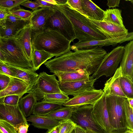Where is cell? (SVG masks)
Listing matches in <instances>:
<instances>
[{
    "label": "cell",
    "instance_id": "cell-1",
    "mask_svg": "<svg viewBox=\"0 0 133 133\" xmlns=\"http://www.w3.org/2000/svg\"><path fill=\"white\" fill-rule=\"evenodd\" d=\"M52 73L70 72L79 69H84L89 73L94 70L95 59L92 51L89 49L71 50L57 57L50 59L44 63Z\"/></svg>",
    "mask_w": 133,
    "mask_h": 133
},
{
    "label": "cell",
    "instance_id": "cell-2",
    "mask_svg": "<svg viewBox=\"0 0 133 133\" xmlns=\"http://www.w3.org/2000/svg\"><path fill=\"white\" fill-rule=\"evenodd\" d=\"M54 8L63 14L70 20L75 39L78 40V42L107 39L93 26L87 17L71 9L67 4L55 5Z\"/></svg>",
    "mask_w": 133,
    "mask_h": 133
},
{
    "label": "cell",
    "instance_id": "cell-3",
    "mask_svg": "<svg viewBox=\"0 0 133 133\" xmlns=\"http://www.w3.org/2000/svg\"><path fill=\"white\" fill-rule=\"evenodd\" d=\"M32 49L43 50L55 57L70 51L71 42L59 32L46 29L38 33L32 34Z\"/></svg>",
    "mask_w": 133,
    "mask_h": 133
},
{
    "label": "cell",
    "instance_id": "cell-4",
    "mask_svg": "<svg viewBox=\"0 0 133 133\" xmlns=\"http://www.w3.org/2000/svg\"><path fill=\"white\" fill-rule=\"evenodd\" d=\"M0 50L4 63L16 67L34 70L21 45L14 37H0Z\"/></svg>",
    "mask_w": 133,
    "mask_h": 133
},
{
    "label": "cell",
    "instance_id": "cell-5",
    "mask_svg": "<svg viewBox=\"0 0 133 133\" xmlns=\"http://www.w3.org/2000/svg\"><path fill=\"white\" fill-rule=\"evenodd\" d=\"M125 97L106 96V102L112 132L118 133L127 130L123 102Z\"/></svg>",
    "mask_w": 133,
    "mask_h": 133
},
{
    "label": "cell",
    "instance_id": "cell-6",
    "mask_svg": "<svg viewBox=\"0 0 133 133\" xmlns=\"http://www.w3.org/2000/svg\"><path fill=\"white\" fill-rule=\"evenodd\" d=\"M124 50V46H119L107 53L91 77L96 80L103 76L107 77L113 75L122 60Z\"/></svg>",
    "mask_w": 133,
    "mask_h": 133
},
{
    "label": "cell",
    "instance_id": "cell-7",
    "mask_svg": "<svg viewBox=\"0 0 133 133\" xmlns=\"http://www.w3.org/2000/svg\"><path fill=\"white\" fill-rule=\"evenodd\" d=\"M93 106L87 105L75 107L70 119L76 125L85 130L87 133H107L94 119L92 114Z\"/></svg>",
    "mask_w": 133,
    "mask_h": 133
},
{
    "label": "cell",
    "instance_id": "cell-8",
    "mask_svg": "<svg viewBox=\"0 0 133 133\" xmlns=\"http://www.w3.org/2000/svg\"><path fill=\"white\" fill-rule=\"evenodd\" d=\"M29 91L35 95L37 101H42L45 94L62 93L59 87V81L55 75H49L44 71L39 74Z\"/></svg>",
    "mask_w": 133,
    "mask_h": 133
},
{
    "label": "cell",
    "instance_id": "cell-9",
    "mask_svg": "<svg viewBox=\"0 0 133 133\" xmlns=\"http://www.w3.org/2000/svg\"><path fill=\"white\" fill-rule=\"evenodd\" d=\"M45 27V29L59 32L71 42H73L76 39L71 22L63 14L58 10H56L48 19Z\"/></svg>",
    "mask_w": 133,
    "mask_h": 133
},
{
    "label": "cell",
    "instance_id": "cell-10",
    "mask_svg": "<svg viewBox=\"0 0 133 133\" xmlns=\"http://www.w3.org/2000/svg\"><path fill=\"white\" fill-rule=\"evenodd\" d=\"M106 95L103 92L101 97L93 105L92 115L96 123L107 133H111L112 129L109 119Z\"/></svg>",
    "mask_w": 133,
    "mask_h": 133
},
{
    "label": "cell",
    "instance_id": "cell-11",
    "mask_svg": "<svg viewBox=\"0 0 133 133\" xmlns=\"http://www.w3.org/2000/svg\"><path fill=\"white\" fill-rule=\"evenodd\" d=\"M133 32H128L125 35L117 37L101 40H93L74 43L70 45V50L73 51L80 49H89L96 46L102 48L110 45L115 46L118 44L133 40Z\"/></svg>",
    "mask_w": 133,
    "mask_h": 133
},
{
    "label": "cell",
    "instance_id": "cell-12",
    "mask_svg": "<svg viewBox=\"0 0 133 133\" xmlns=\"http://www.w3.org/2000/svg\"><path fill=\"white\" fill-rule=\"evenodd\" d=\"M0 120L10 124L17 131V128L19 124L28 123L26 119L21 110L19 104L11 105L0 103Z\"/></svg>",
    "mask_w": 133,
    "mask_h": 133
},
{
    "label": "cell",
    "instance_id": "cell-13",
    "mask_svg": "<svg viewBox=\"0 0 133 133\" xmlns=\"http://www.w3.org/2000/svg\"><path fill=\"white\" fill-rule=\"evenodd\" d=\"M96 80L90 76L89 79H87L63 82H59V86L63 93L74 97L85 91L95 89L94 85Z\"/></svg>",
    "mask_w": 133,
    "mask_h": 133
},
{
    "label": "cell",
    "instance_id": "cell-14",
    "mask_svg": "<svg viewBox=\"0 0 133 133\" xmlns=\"http://www.w3.org/2000/svg\"><path fill=\"white\" fill-rule=\"evenodd\" d=\"M56 10L54 8L45 7L32 11V14L29 20L31 26L32 34L44 30L47 20Z\"/></svg>",
    "mask_w": 133,
    "mask_h": 133
},
{
    "label": "cell",
    "instance_id": "cell-15",
    "mask_svg": "<svg viewBox=\"0 0 133 133\" xmlns=\"http://www.w3.org/2000/svg\"><path fill=\"white\" fill-rule=\"evenodd\" d=\"M87 19L93 26L107 39L121 36L129 32L124 26H120L110 22L95 20L88 18Z\"/></svg>",
    "mask_w": 133,
    "mask_h": 133
},
{
    "label": "cell",
    "instance_id": "cell-16",
    "mask_svg": "<svg viewBox=\"0 0 133 133\" xmlns=\"http://www.w3.org/2000/svg\"><path fill=\"white\" fill-rule=\"evenodd\" d=\"M103 91L95 89L85 91L70 98L63 106L77 107L87 105H93L102 96Z\"/></svg>",
    "mask_w": 133,
    "mask_h": 133
},
{
    "label": "cell",
    "instance_id": "cell-17",
    "mask_svg": "<svg viewBox=\"0 0 133 133\" xmlns=\"http://www.w3.org/2000/svg\"><path fill=\"white\" fill-rule=\"evenodd\" d=\"M32 28L28 22L18 31L14 37L21 45L29 61L31 63L32 48L31 42Z\"/></svg>",
    "mask_w": 133,
    "mask_h": 133
},
{
    "label": "cell",
    "instance_id": "cell-18",
    "mask_svg": "<svg viewBox=\"0 0 133 133\" xmlns=\"http://www.w3.org/2000/svg\"><path fill=\"white\" fill-rule=\"evenodd\" d=\"M124 46V50L120 63L122 76L127 77L133 82V41Z\"/></svg>",
    "mask_w": 133,
    "mask_h": 133
},
{
    "label": "cell",
    "instance_id": "cell-19",
    "mask_svg": "<svg viewBox=\"0 0 133 133\" xmlns=\"http://www.w3.org/2000/svg\"><path fill=\"white\" fill-rule=\"evenodd\" d=\"M122 76L120 66L113 76L105 83L103 90L106 96L114 95L126 98L121 89L120 79Z\"/></svg>",
    "mask_w": 133,
    "mask_h": 133
},
{
    "label": "cell",
    "instance_id": "cell-20",
    "mask_svg": "<svg viewBox=\"0 0 133 133\" xmlns=\"http://www.w3.org/2000/svg\"><path fill=\"white\" fill-rule=\"evenodd\" d=\"M31 89L29 85L24 81L16 78H12L8 86L0 91V98L12 95L22 96L28 92Z\"/></svg>",
    "mask_w": 133,
    "mask_h": 133
},
{
    "label": "cell",
    "instance_id": "cell-21",
    "mask_svg": "<svg viewBox=\"0 0 133 133\" xmlns=\"http://www.w3.org/2000/svg\"><path fill=\"white\" fill-rule=\"evenodd\" d=\"M27 121L31 123L34 127L50 130L59 125L60 121L45 116L31 115L27 119Z\"/></svg>",
    "mask_w": 133,
    "mask_h": 133
},
{
    "label": "cell",
    "instance_id": "cell-22",
    "mask_svg": "<svg viewBox=\"0 0 133 133\" xmlns=\"http://www.w3.org/2000/svg\"><path fill=\"white\" fill-rule=\"evenodd\" d=\"M4 63L15 74L18 79L26 83L29 85L31 89L32 88L39 75L35 71L31 69L16 67Z\"/></svg>",
    "mask_w": 133,
    "mask_h": 133
},
{
    "label": "cell",
    "instance_id": "cell-23",
    "mask_svg": "<svg viewBox=\"0 0 133 133\" xmlns=\"http://www.w3.org/2000/svg\"><path fill=\"white\" fill-rule=\"evenodd\" d=\"M60 82L74 81L89 79L90 75L84 69H79L70 72H57L53 73Z\"/></svg>",
    "mask_w": 133,
    "mask_h": 133
},
{
    "label": "cell",
    "instance_id": "cell-24",
    "mask_svg": "<svg viewBox=\"0 0 133 133\" xmlns=\"http://www.w3.org/2000/svg\"><path fill=\"white\" fill-rule=\"evenodd\" d=\"M81 2L82 9L88 18L97 21L103 20L104 11L91 0H81Z\"/></svg>",
    "mask_w": 133,
    "mask_h": 133
},
{
    "label": "cell",
    "instance_id": "cell-25",
    "mask_svg": "<svg viewBox=\"0 0 133 133\" xmlns=\"http://www.w3.org/2000/svg\"><path fill=\"white\" fill-rule=\"evenodd\" d=\"M28 92L22 97L19 102L20 109L25 117L29 116L32 114L34 105L37 102L35 95L30 91Z\"/></svg>",
    "mask_w": 133,
    "mask_h": 133
},
{
    "label": "cell",
    "instance_id": "cell-26",
    "mask_svg": "<svg viewBox=\"0 0 133 133\" xmlns=\"http://www.w3.org/2000/svg\"><path fill=\"white\" fill-rule=\"evenodd\" d=\"M26 24H14L5 19L0 21V37L6 38L14 37L17 32Z\"/></svg>",
    "mask_w": 133,
    "mask_h": 133
},
{
    "label": "cell",
    "instance_id": "cell-27",
    "mask_svg": "<svg viewBox=\"0 0 133 133\" xmlns=\"http://www.w3.org/2000/svg\"><path fill=\"white\" fill-rule=\"evenodd\" d=\"M54 56L43 50L32 49L31 63L34 70H38L42 64Z\"/></svg>",
    "mask_w": 133,
    "mask_h": 133
},
{
    "label": "cell",
    "instance_id": "cell-28",
    "mask_svg": "<svg viewBox=\"0 0 133 133\" xmlns=\"http://www.w3.org/2000/svg\"><path fill=\"white\" fill-rule=\"evenodd\" d=\"M63 106L41 101L37 102L34 107L32 115L46 116Z\"/></svg>",
    "mask_w": 133,
    "mask_h": 133
},
{
    "label": "cell",
    "instance_id": "cell-29",
    "mask_svg": "<svg viewBox=\"0 0 133 133\" xmlns=\"http://www.w3.org/2000/svg\"><path fill=\"white\" fill-rule=\"evenodd\" d=\"M122 11L118 9H107L104 11L102 21L108 22L116 25L124 26L122 16Z\"/></svg>",
    "mask_w": 133,
    "mask_h": 133
},
{
    "label": "cell",
    "instance_id": "cell-30",
    "mask_svg": "<svg viewBox=\"0 0 133 133\" xmlns=\"http://www.w3.org/2000/svg\"><path fill=\"white\" fill-rule=\"evenodd\" d=\"M75 107L63 106L48 115L47 116L59 121L70 119Z\"/></svg>",
    "mask_w": 133,
    "mask_h": 133
},
{
    "label": "cell",
    "instance_id": "cell-31",
    "mask_svg": "<svg viewBox=\"0 0 133 133\" xmlns=\"http://www.w3.org/2000/svg\"><path fill=\"white\" fill-rule=\"evenodd\" d=\"M69 99L68 96L62 92L45 94L41 101L63 105Z\"/></svg>",
    "mask_w": 133,
    "mask_h": 133
},
{
    "label": "cell",
    "instance_id": "cell-32",
    "mask_svg": "<svg viewBox=\"0 0 133 133\" xmlns=\"http://www.w3.org/2000/svg\"><path fill=\"white\" fill-rule=\"evenodd\" d=\"M122 90L127 98H133V82L127 77L122 76L120 79Z\"/></svg>",
    "mask_w": 133,
    "mask_h": 133
},
{
    "label": "cell",
    "instance_id": "cell-33",
    "mask_svg": "<svg viewBox=\"0 0 133 133\" xmlns=\"http://www.w3.org/2000/svg\"><path fill=\"white\" fill-rule=\"evenodd\" d=\"M123 106L127 129L133 131V109L130 107L127 98H125Z\"/></svg>",
    "mask_w": 133,
    "mask_h": 133
},
{
    "label": "cell",
    "instance_id": "cell-34",
    "mask_svg": "<svg viewBox=\"0 0 133 133\" xmlns=\"http://www.w3.org/2000/svg\"><path fill=\"white\" fill-rule=\"evenodd\" d=\"M9 13L17 16L22 19L29 21L33 12L22 8L20 6L10 10Z\"/></svg>",
    "mask_w": 133,
    "mask_h": 133
},
{
    "label": "cell",
    "instance_id": "cell-35",
    "mask_svg": "<svg viewBox=\"0 0 133 133\" xmlns=\"http://www.w3.org/2000/svg\"><path fill=\"white\" fill-rule=\"evenodd\" d=\"M76 125L70 119L60 121L59 133H71Z\"/></svg>",
    "mask_w": 133,
    "mask_h": 133
},
{
    "label": "cell",
    "instance_id": "cell-36",
    "mask_svg": "<svg viewBox=\"0 0 133 133\" xmlns=\"http://www.w3.org/2000/svg\"><path fill=\"white\" fill-rule=\"evenodd\" d=\"M27 0H0V6L9 11L20 6Z\"/></svg>",
    "mask_w": 133,
    "mask_h": 133
},
{
    "label": "cell",
    "instance_id": "cell-37",
    "mask_svg": "<svg viewBox=\"0 0 133 133\" xmlns=\"http://www.w3.org/2000/svg\"><path fill=\"white\" fill-rule=\"evenodd\" d=\"M18 95H12L5 96L0 98V103L11 105L19 104L20 99L22 97Z\"/></svg>",
    "mask_w": 133,
    "mask_h": 133
},
{
    "label": "cell",
    "instance_id": "cell-38",
    "mask_svg": "<svg viewBox=\"0 0 133 133\" xmlns=\"http://www.w3.org/2000/svg\"><path fill=\"white\" fill-rule=\"evenodd\" d=\"M66 4L71 9L88 18L82 9L81 0H67Z\"/></svg>",
    "mask_w": 133,
    "mask_h": 133
},
{
    "label": "cell",
    "instance_id": "cell-39",
    "mask_svg": "<svg viewBox=\"0 0 133 133\" xmlns=\"http://www.w3.org/2000/svg\"><path fill=\"white\" fill-rule=\"evenodd\" d=\"M0 133H18L16 128L8 122L0 120Z\"/></svg>",
    "mask_w": 133,
    "mask_h": 133
},
{
    "label": "cell",
    "instance_id": "cell-40",
    "mask_svg": "<svg viewBox=\"0 0 133 133\" xmlns=\"http://www.w3.org/2000/svg\"><path fill=\"white\" fill-rule=\"evenodd\" d=\"M5 19L9 22L16 25L26 24L29 21L23 20L20 18L10 13Z\"/></svg>",
    "mask_w": 133,
    "mask_h": 133
},
{
    "label": "cell",
    "instance_id": "cell-41",
    "mask_svg": "<svg viewBox=\"0 0 133 133\" xmlns=\"http://www.w3.org/2000/svg\"><path fill=\"white\" fill-rule=\"evenodd\" d=\"M0 74L6 75L11 78L18 79L15 74L1 60H0Z\"/></svg>",
    "mask_w": 133,
    "mask_h": 133
},
{
    "label": "cell",
    "instance_id": "cell-42",
    "mask_svg": "<svg viewBox=\"0 0 133 133\" xmlns=\"http://www.w3.org/2000/svg\"><path fill=\"white\" fill-rule=\"evenodd\" d=\"M12 78L6 75L0 74V91L8 86Z\"/></svg>",
    "mask_w": 133,
    "mask_h": 133
},
{
    "label": "cell",
    "instance_id": "cell-43",
    "mask_svg": "<svg viewBox=\"0 0 133 133\" xmlns=\"http://www.w3.org/2000/svg\"><path fill=\"white\" fill-rule=\"evenodd\" d=\"M21 5L31 9L33 10V11L41 7L40 6L37 2L34 1H32L29 0H27L24 2Z\"/></svg>",
    "mask_w": 133,
    "mask_h": 133
},
{
    "label": "cell",
    "instance_id": "cell-44",
    "mask_svg": "<svg viewBox=\"0 0 133 133\" xmlns=\"http://www.w3.org/2000/svg\"><path fill=\"white\" fill-rule=\"evenodd\" d=\"M30 124L26 123H23L19 124L17 128L18 133H27Z\"/></svg>",
    "mask_w": 133,
    "mask_h": 133
},
{
    "label": "cell",
    "instance_id": "cell-45",
    "mask_svg": "<svg viewBox=\"0 0 133 133\" xmlns=\"http://www.w3.org/2000/svg\"><path fill=\"white\" fill-rule=\"evenodd\" d=\"M10 11L0 6V21L5 19L9 13Z\"/></svg>",
    "mask_w": 133,
    "mask_h": 133
},
{
    "label": "cell",
    "instance_id": "cell-46",
    "mask_svg": "<svg viewBox=\"0 0 133 133\" xmlns=\"http://www.w3.org/2000/svg\"><path fill=\"white\" fill-rule=\"evenodd\" d=\"M120 0H108L107 5L109 7V9L111 8L119 7Z\"/></svg>",
    "mask_w": 133,
    "mask_h": 133
},
{
    "label": "cell",
    "instance_id": "cell-47",
    "mask_svg": "<svg viewBox=\"0 0 133 133\" xmlns=\"http://www.w3.org/2000/svg\"><path fill=\"white\" fill-rule=\"evenodd\" d=\"M34 1L37 3L41 8L49 7L54 8L55 5L45 2L43 0H36Z\"/></svg>",
    "mask_w": 133,
    "mask_h": 133
},
{
    "label": "cell",
    "instance_id": "cell-48",
    "mask_svg": "<svg viewBox=\"0 0 133 133\" xmlns=\"http://www.w3.org/2000/svg\"><path fill=\"white\" fill-rule=\"evenodd\" d=\"M75 133H87L86 130L81 127L76 125L74 129Z\"/></svg>",
    "mask_w": 133,
    "mask_h": 133
},
{
    "label": "cell",
    "instance_id": "cell-49",
    "mask_svg": "<svg viewBox=\"0 0 133 133\" xmlns=\"http://www.w3.org/2000/svg\"><path fill=\"white\" fill-rule=\"evenodd\" d=\"M59 125L50 130H48V133H59Z\"/></svg>",
    "mask_w": 133,
    "mask_h": 133
},
{
    "label": "cell",
    "instance_id": "cell-50",
    "mask_svg": "<svg viewBox=\"0 0 133 133\" xmlns=\"http://www.w3.org/2000/svg\"><path fill=\"white\" fill-rule=\"evenodd\" d=\"M57 5H63L66 3L67 0H55Z\"/></svg>",
    "mask_w": 133,
    "mask_h": 133
},
{
    "label": "cell",
    "instance_id": "cell-51",
    "mask_svg": "<svg viewBox=\"0 0 133 133\" xmlns=\"http://www.w3.org/2000/svg\"><path fill=\"white\" fill-rule=\"evenodd\" d=\"M43 1L54 5H57L55 0H43Z\"/></svg>",
    "mask_w": 133,
    "mask_h": 133
},
{
    "label": "cell",
    "instance_id": "cell-52",
    "mask_svg": "<svg viewBox=\"0 0 133 133\" xmlns=\"http://www.w3.org/2000/svg\"><path fill=\"white\" fill-rule=\"evenodd\" d=\"M129 104L130 107L133 109V98H128Z\"/></svg>",
    "mask_w": 133,
    "mask_h": 133
},
{
    "label": "cell",
    "instance_id": "cell-53",
    "mask_svg": "<svg viewBox=\"0 0 133 133\" xmlns=\"http://www.w3.org/2000/svg\"><path fill=\"white\" fill-rule=\"evenodd\" d=\"M111 133H115L112 132ZM118 133H133V131L130 129H127L124 131Z\"/></svg>",
    "mask_w": 133,
    "mask_h": 133
},
{
    "label": "cell",
    "instance_id": "cell-54",
    "mask_svg": "<svg viewBox=\"0 0 133 133\" xmlns=\"http://www.w3.org/2000/svg\"><path fill=\"white\" fill-rule=\"evenodd\" d=\"M0 59L3 62H4V59L3 56L0 50Z\"/></svg>",
    "mask_w": 133,
    "mask_h": 133
},
{
    "label": "cell",
    "instance_id": "cell-55",
    "mask_svg": "<svg viewBox=\"0 0 133 133\" xmlns=\"http://www.w3.org/2000/svg\"><path fill=\"white\" fill-rule=\"evenodd\" d=\"M71 133H75V131H74V130L72 131V132H71Z\"/></svg>",
    "mask_w": 133,
    "mask_h": 133
},
{
    "label": "cell",
    "instance_id": "cell-56",
    "mask_svg": "<svg viewBox=\"0 0 133 133\" xmlns=\"http://www.w3.org/2000/svg\"><path fill=\"white\" fill-rule=\"evenodd\" d=\"M46 133H48V131H47V132Z\"/></svg>",
    "mask_w": 133,
    "mask_h": 133
},
{
    "label": "cell",
    "instance_id": "cell-57",
    "mask_svg": "<svg viewBox=\"0 0 133 133\" xmlns=\"http://www.w3.org/2000/svg\"><path fill=\"white\" fill-rule=\"evenodd\" d=\"M1 60V59H0V60Z\"/></svg>",
    "mask_w": 133,
    "mask_h": 133
}]
</instances>
